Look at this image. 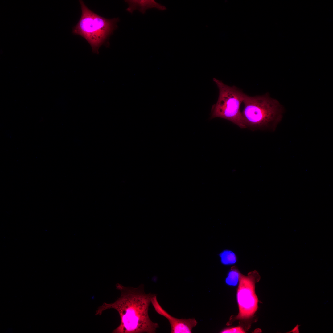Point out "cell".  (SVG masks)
<instances>
[{
    "instance_id": "cell-1",
    "label": "cell",
    "mask_w": 333,
    "mask_h": 333,
    "mask_svg": "<svg viewBox=\"0 0 333 333\" xmlns=\"http://www.w3.org/2000/svg\"><path fill=\"white\" fill-rule=\"evenodd\" d=\"M116 286L120 291V297L113 303H103L97 308L95 315H101L110 309L117 311L120 323L113 333H155L159 325L151 320L148 310L151 299L156 294L145 293L142 285L134 288L117 283Z\"/></svg>"
},
{
    "instance_id": "cell-2",
    "label": "cell",
    "mask_w": 333,
    "mask_h": 333,
    "mask_svg": "<svg viewBox=\"0 0 333 333\" xmlns=\"http://www.w3.org/2000/svg\"><path fill=\"white\" fill-rule=\"evenodd\" d=\"M243 103L241 113L246 128L274 131L282 118L283 107L268 93L254 96L245 94Z\"/></svg>"
},
{
    "instance_id": "cell-3",
    "label": "cell",
    "mask_w": 333,
    "mask_h": 333,
    "mask_svg": "<svg viewBox=\"0 0 333 333\" xmlns=\"http://www.w3.org/2000/svg\"><path fill=\"white\" fill-rule=\"evenodd\" d=\"M79 1L81 15L78 23L73 27L72 33L84 38L91 47L92 52L98 54L100 47L117 28V23L119 19L104 18L90 10L83 1Z\"/></svg>"
},
{
    "instance_id": "cell-4",
    "label": "cell",
    "mask_w": 333,
    "mask_h": 333,
    "mask_svg": "<svg viewBox=\"0 0 333 333\" xmlns=\"http://www.w3.org/2000/svg\"><path fill=\"white\" fill-rule=\"evenodd\" d=\"M213 80L218 88L219 96L212 106L210 119L222 118L240 128H246L240 109L245 93L235 86H229L215 78Z\"/></svg>"
},
{
    "instance_id": "cell-5",
    "label": "cell",
    "mask_w": 333,
    "mask_h": 333,
    "mask_svg": "<svg viewBox=\"0 0 333 333\" xmlns=\"http://www.w3.org/2000/svg\"><path fill=\"white\" fill-rule=\"evenodd\" d=\"M260 279L257 272L254 271L245 276L240 273L237 298L239 312L237 320L252 317L258 308V299L255 292V284Z\"/></svg>"
},
{
    "instance_id": "cell-6",
    "label": "cell",
    "mask_w": 333,
    "mask_h": 333,
    "mask_svg": "<svg viewBox=\"0 0 333 333\" xmlns=\"http://www.w3.org/2000/svg\"><path fill=\"white\" fill-rule=\"evenodd\" d=\"M151 303L157 313L168 319L171 327V333H191L192 329L197 324V322L194 318L179 319L171 316L160 306L156 295L152 298Z\"/></svg>"
},
{
    "instance_id": "cell-7",
    "label": "cell",
    "mask_w": 333,
    "mask_h": 333,
    "mask_svg": "<svg viewBox=\"0 0 333 333\" xmlns=\"http://www.w3.org/2000/svg\"><path fill=\"white\" fill-rule=\"evenodd\" d=\"M125 1L129 5L126 10L131 13H132L135 9H138L144 14L146 10L149 8H156L161 10L166 9L165 6L157 3L154 0H127Z\"/></svg>"
},
{
    "instance_id": "cell-8",
    "label": "cell",
    "mask_w": 333,
    "mask_h": 333,
    "mask_svg": "<svg viewBox=\"0 0 333 333\" xmlns=\"http://www.w3.org/2000/svg\"><path fill=\"white\" fill-rule=\"evenodd\" d=\"M222 264L225 265H229L235 263L236 260V256L234 253L228 250H224L219 255Z\"/></svg>"
},
{
    "instance_id": "cell-9",
    "label": "cell",
    "mask_w": 333,
    "mask_h": 333,
    "mask_svg": "<svg viewBox=\"0 0 333 333\" xmlns=\"http://www.w3.org/2000/svg\"><path fill=\"white\" fill-rule=\"evenodd\" d=\"M240 274V273L236 269L232 268L226 279V283L230 286H236L239 281Z\"/></svg>"
},
{
    "instance_id": "cell-10",
    "label": "cell",
    "mask_w": 333,
    "mask_h": 333,
    "mask_svg": "<svg viewBox=\"0 0 333 333\" xmlns=\"http://www.w3.org/2000/svg\"><path fill=\"white\" fill-rule=\"evenodd\" d=\"M221 332L223 333H245V332L243 330V329L241 327H238L233 328L225 329L223 330Z\"/></svg>"
},
{
    "instance_id": "cell-11",
    "label": "cell",
    "mask_w": 333,
    "mask_h": 333,
    "mask_svg": "<svg viewBox=\"0 0 333 333\" xmlns=\"http://www.w3.org/2000/svg\"><path fill=\"white\" fill-rule=\"evenodd\" d=\"M301 325L297 324L295 327L290 331L286 332V333H299V327Z\"/></svg>"
}]
</instances>
